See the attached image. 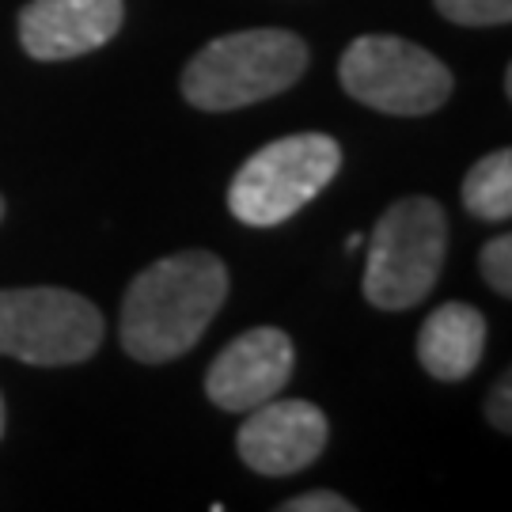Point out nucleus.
I'll return each mask as SVG.
<instances>
[{
	"instance_id": "f03ea898",
	"label": "nucleus",
	"mask_w": 512,
	"mask_h": 512,
	"mask_svg": "<svg viewBox=\"0 0 512 512\" xmlns=\"http://www.w3.org/2000/svg\"><path fill=\"white\" fill-rule=\"evenodd\" d=\"M308 69V42L293 31L255 27L213 38L183 73L186 103L198 110H239L293 88Z\"/></svg>"
},
{
	"instance_id": "f8f14e48",
	"label": "nucleus",
	"mask_w": 512,
	"mask_h": 512,
	"mask_svg": "<svg viewBox=\"0 0 512 512\" xmlns=\"http://www.w3.org/2000/svg\"><path fill=\"white\" fill-rule=\"evenodd\" d=\"M444 19L459 27H497L512 19V0H433Z\"/></svg>"
},
{
	"instance_id": "1a4fd4ad",
	"label": "nucleus",
	"mask_w": 512,
	"mask_h": 512,
	"mask_svg": "<svg viewBox=\"0 0 512 512\" xmlns=\"http://www.w3.org/2000/svg\"><path fill=\"white\" fill-rule=\"evenodd\" d=\"M122 0H31L19 12V42L35 61H69L122 31Z\"/></svg>"
},
{
	"instance_id": "7ed1b4c3",
	"label": "nucleus",
	"mask_w": 512,
	"mask_h": 512,
	"mask_svg": "<svg viewBox=\"0 0 512 512\" xmlns=\"http://www.w3.org/2000/svg\"><path fill=\"white\" fill-rule=\"evenodd\" d=\"M448 247V220L433 198H403L376 220L365 258V300L406 311L433 293Z\"/></svg>"
},
{
	"instance_id": "f3484780",
	"label": "nucleus",
	"mask_w": 512,
	"mask_h": 512,
	"mask_svg": "<svg viewBox=\"0 0 512 512\" xmlns=\"http://www.w3.org/2000/svg\"><path fill=\"white\" fill-rule=\"evenodd\" d=\"M0 437H4V399H0Z\"/></svg>"
},
{
	"instance_id": "ddd939ff",
	"label": "nucleus",
	"mask_w": 512,
	"mask_h": 512,
	"mask_svg": "<svg viewBox=\"0 0 512 512\" xmlns=\"http://www.w3.org/2000/svg\"><path fill=\"white\" fill-rule=\"evenodd\" d=\"M478 266H482L486 285H490L497 296H512V239L509 236L490 239V243L482 247Z\"/></svg>"
},
{
	"instance_id": "4468645a",
	"label": "nucleus",
	"mask_w": 512,
	"mask_h": 512,
	"mask_svg": "<svg viewBox=\"0 0 512 512\" xmlns=\"http://www.w3.org/2000/svg\"><path fill=\"white\" fill-rule=\"evenodd\" d=\"M285 512H353V501H346L342 494H330V490H311L300 494L293 501L281 505Z\"/></svg>"
},
{
	"instance_id": "f257e3e1",
	"label": "nucleus",
	"mask_w": 512,
	"mask_h": 512,
	"mask_svg": "<svg viewBox=\"0 0 512 512\" xmlns=\"http://www.w3.org/2000/svg\"><path fill=\"white\" fill-rule=\"evenodd\" d=\"M228 296V270L209 251H179L133 277L122 300V349L141 365L175 361L202 342Z\"/></svg>"
},
{
	"instance_id": "9b49d317",
	"label": "nucleus",
	"mask_w": 512,
	"mask_h": 512,
	"mask_svg": "<svg viewBox=\"0 0 512 512\" xmlns=\"http://www.w3.org/2000/svg\"><path fill=\"white\" fill-rule=\"evenodd\" d=\"M463 205L478 220H509L512 217V152L497 148L482 156L463 179Z\"/></svg>"
},
{
	"instance_id": "9d476101",
	"label": "nucleus",
	"mask_w": 512,
	"mask_h": 512,
	"mask_svg": "<svg viewBox=\"0 0 512 512\" xmlns=\"http://www.w3.org/2000/svg\"><path fill=\"white\" fill-rule=\"evenodd\" d=\"M486 349V315L471 304H440L418 330V361L444 384L467 380Z\"/></svg>"
},
{
	"instance_id": "423d86ee",
	"label": "nucleus",
	"mask_w": 512,
	"mask_h": 512,
	"mask_svg": "<svg viewBox=\"0 0 512 512\" xmlns=\"http://www.w3.org/2000/svg\"><path fill=\"white\" fill-rule=\"evenodd\" d=\"M338 80L357 103L384 114H433L452 95V73L418 42L395 35H361L338 61Z\"/></svg>"
},
{
	"instance_id": "20e7f679",
	"label": "nucleus",
	"mask_w": 512,
	"mask_h": 512,
	"mask_svg": "<svg viewBox=\"0 0 512 512\" xmlns=\"http://www.w3.org/2000/svg\"><path fill=\"white\" fill-rule=\"evenodd\" d=\"M342 167V145L327 133H293L258 148L228 186V209L239 224L274 228L296 217Z\"/></svg>"
},
{
	"instance_id": "0eeeda50",
	"label": "nucleus",
	"mask_w": 512,
	"mask_h": 512,
	"mask_svg": "<svg viewBox=\"0 0 512 512\" xmlns=\"http://www.w3.org/2000/svg\"><path fill=\"white\" fill-rule=\"evenodd\" d=\"M293 380V338L277 327H255L232 338L205 372L209 403L243 414L277 399Z\"/></svg>"
},
{
	"instance_id": "2eb2a0df",
	"label": "nucleus",
	"mask_w": 512,
	"mask_h": 512,
	"mask_svg": "<svg viewBox=\"0 0 512 512\" xmlns=\"http://www.w3.org/2000/svg\"><path fill=\"white\" fill-rule=\"evenodd\" d=\"M509 391H512V380H509V376H501V380L494 384V391H490V403H486V418H490V425H494V429H501V433H509V429H512Z\"/></svg>"
},
{
	"instance_id": "39448f33",
	"label": "nucleus",
	"mask_w": 512,
	"mask_h": 512,
	"mask_svg": "<svg viewBox=\"0 0 512 512\" xmlns=\"http://www.w3.org/2000/svg\"><path fill=\"white\" fill-rule=\"evenodd\" d=\"M103 346V315L69 289H0V353L23 365L61 368Z\"/></svg>"
},
{
	"instance_id": "dca6fc26",
	"label": "nucleus",
	"mask_w": 512,
	"mask_h": 512,
	"mask_svg": "<svg viewBox=\"0 0 512 512\" xmlns=\"http://www.w3.org/2000/svg\"><path fill=\"white\" fill-rule=\"evenodd\" d=\"M361 243H365V236H361V232H357V236H349V243H346V247H349V251H357V247H361Z\"/></svg>"
},
{
	"instance_id": "6e6552de",
	"label": "nucleus",
	"mask_w": 512,
	"mask_h": 512,
	"mask_svg": "<svg viewBox=\"0 0 512 512\" xmlns=\"http://www.w3.org/2000/svg\"><path fill=\"white\" fill-rule=\"evenodd\" d=\"M247 414L251 418L243 421L236 444L239 459L258 475H296L327 448V418L319 406L304 403V399H285V403L270 399Z\"/></svg>"
},
{
	"instance_id": "a211bd4d",
	"label": "nucleus",
	"mask_w": 512,
	"mask_h": 512,
	"mask_svg": "<svg viewBox=\"0 0 512 512\" xmlns=\"http://www.w3.org/2000/svg\"><path fill=\"white\" fill-rule=\"evenodd\" d=\"M0 220H4V198H0Z\"/></svg>"
}]
</instances>
